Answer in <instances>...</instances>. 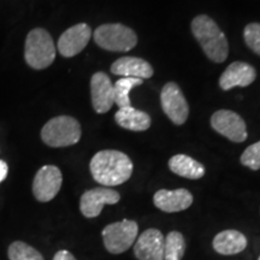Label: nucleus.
Returning a JSON list of instances; mask_svg holds the SVG:
<instances>
[{"instance_id": "obj_17", "label": "nucleus", "mask_w": 260, "mask_h": 260, "mask_svg": "<svg viewBox=\"0 0 260 260\" xmlns=\"http://www.w3.org/2000/svg\"><path fill=\"white\" fill-rule=\"evenodd\" d=\"M213 249L223 255H234L241 253L247 247V239L237 230H224L214 236Z\"/></svg>"}, {"instance_id": "obj_6", "label": "nucleus", "mask_w": 260, "mask_h": 260, "mask_svg": "<svg viewBox=\"0 0 260 260\" xmlns=\"http://www.w3.org/2000/svg\"><path fill=\"white\" fill-rule=\"evenodd\" d=\"M139 225L135 220L123 219L104 228L102 235L105 248L112 254H121L134 245Z\"/></svg>"}, {"instance_id": "obj_4", "label": "nucleus", "mask_w": 260, "mask_h": 260, "mask_svg": "<svg viewBox=\"0 0 260 260\" xmlns=\"http://www.w3.org/2000/svg\"><path fill=\"white\" fill-rule=\"evenodd\" d=\"M41 139L50 147H68L80 141L81 125L70 116H58L48 121L41 130Z\"/></svg>"}, {"instance_id": "obj_2", "label": "nucleus", "mask_w": 260, "mask_h": 260, "mask_svg": "<svg viewBox=\"0 0 260 260\" xmlns=\"http://www.w3.org/2000/svg\"><path fill=\"white\" fill-rule=\"evenodd\" d=\"M191 31L207 57L216 63H223L229 53V45L220 28L212 18L200 15L191 21Z\"/></svg>"}, {"instance_id": "obj_20", "label": "nucleus", "mask_w": 260, "mask_h": 260, "mask_svg": "<svg viewBox=\"0 0 260 260\" xmlns=\"http://www.w3.org/2000/svg\"><path fill=\"white\" fill-rule=\"evenodd\" d=\"M144 80L135 77H122L113 83V93H115V104L118 109L132 106L129 94L135 87L141 86Z\"/></svg>"}, {"instance_id": "obj_18", "label": "nucleus", "mask_w": 260, "mask_h": 260, "mask_svg": "<svg viewBox=\"0 0 260 260\" xmlns=\"http://www.w3.org/2000/svg\"><path fill=\"white\" fill-rule=\"evenodd\" d=\"M116 123L122 128L132 132H145L151 126V117L133 106L118 109L115 115Z\"/></svg>"}, {"instance_id": "obj_8", "label": "nucleus", "mask_w": 260, "mask_h": 260, "mask_svg": "<svg viewBox=\"0 0 260 260\" xmlns=\"http://www.w3.org/2000/svg\"><path fill=\"white\" fill-rule=\"evenodd\" d=\"M63 176L59 169L54 165H45L35 175L32 182V194L41 203H48L59 193Z\"/></svg>"}, {"instance_id": "obj_13", "label": "nucleus", "mask_w": 260, "mask_h": 260, "mask_svg": "<svg viewBox=\"0 0 260 260\" xmlns=\"http://www.w3.org/2000/svg\"><path fill=\"white\" fill-rule=\"evenodd\" d=\"M90 95L96 113H106L115 104L113 83L105 73H95L90 80Z\"/></svg>"}, {"instance_id": "obj_11", "label": "nucleus", "mask_w": 260, "mask_h": 260, "mask_svg": "<svg viewBox=\"0 0 260 260\" xmlns=\"http://www.w3.org/2000/svg\"><path fill=\"white\" fill-rule=\"evenodd\" d=\"M92 37L90 27L86 23H79L65 30L58 40V51L63 57L70 58L79 54L88 45Z\"/></svg>"}, {"instance_id": "obj_5", "label": "nucleus", "mask_w": 260, "mask_h": 260, "mask_svg": "<svg viewBox=\"0 0 260 260\" xmlns=\"http://www.w3.org/2000/svg\"><path fill=\"white\" fill-rule=\"evenodd\" d=\"M93 37L98 46L111 52H128L138 44L135 31L119 23L100 25Z\"/></svg>"}, {"instance_id": "obj_15", "label": "nucleus", "mask_w": 260, "mask_h": 260, "mask_svg": "<svg viewBox=\"0 0 260 260\" xmlns=\"http://www.w3.org/2000/svg\"><path fill=\"white\" fill-rule=\"evenodd\" d=\"M256 71L252 65L245 61H235L226 68L219 79V86L223 90L234 87H247L255 81Z\"/></svg>"}, {"instance_id": "obj_7", "label": "nucleus", "mask_w": 260, "mask_h": 260, "mask_svg": "<svg viewBox=\"0 0 260 260\" xmlns=\"http://www.w3.org/2000/svg\"><path fill=\"white\" fill-rule=\"evenodd\" d=\"M162 111L172 123L176 125L183 124L189 115V107L183 93L176 83L169 82L162 87L160 94Z\"/></svg>"}, {"instance_id": "obj_19", "label": "nucleus", "mask_w": 260, "mask_h": 260, "mask_svg": "<svg viewBox=\"0 0 260 260\" xmlns=\"http://www.w3.org/2000/svg\"><path fill=\"white\" fill-rule=\"evenodd\" d=\"M169 169L178 176L199 180L205 175V167L189 155L176 154L169 160Z\"/></svg>"}, {"instance_id": "obj_22", "label": "nucleus", "mask_w": 260, "mask_h": 260, "mask_svg": "<svg viewBox=\"0 0 260 260\" xmlns=\"http://www.w3.org/2000/svg\"><path fill=\"white\" fill-rule=\"evenodd\" d=\"M10 260H44L41 253L22 241L11 243L8 251Z\"/></svg>"}, {"instance_id": "obj_27", "label": "nucleus", "mask_w": 260, "mask_h": 260, "mask_svg": "<svg viewBox=\"0 0 260 260\" xmlns=\"http://www.w3.org/2000/svg\"><path fill=\"white\" fill-rule=\"evenodd\" d=\"M258 260H260V256H259V259H258Z\"/></svg>"}, {"instance_id": "obj_24", "label": "nucleus", "mask_w": 260, "mask_h": 260, "mask_svg": "<svg viewBox=\"0 0 260 260\" xmlns=\"http://www.w3.org/2000/svg\"><path fill=\"white\" fill-rule=\"evenodd\" d=\"M243 38L247 46L260 56V23H249L246 25Z\"/></svg>"}, {"instance_id": "obj_3", "label": "nucleus", "mask_w": 260, "mask_h": 260, "mask_svg": "<svg viewBox=\"0 0 260 260\" xmlns=\"http://www.w3.org/2000/svg\"><path fill=\"white\" fill-rule=\"evenodd\" d=\"M25 61L32 69H46L56 59V45L50 32L42 28L29 31L25 40Z\"/></svg>"}, {"instance_id": "obj_21", "label": "nucleus", "mask_w": 260, "mask_h": 260, "mask_svg": "<svg viewBox=\"0 0 260 260\" xmlns=\"http://www.w3.org/2000/svg\"><path fill=\"white\" fill-rule=\"evenodd\" d=\"M186 251V241L180 232H171L165 239L164 260H181Z\"/></svg>"}, {"instance_id": "obj_10", "label": "nucleus", "mask_w": 260, "mask_h": 260, "mask_svg": "<svg viewBox=\"0 0 260 260\" xmlns=\"http://www.w3.org/2000/svg\"><path fill=\"white\" fill-rule=\"evenodd\" d=\"M121 200L118 191L107 187L94 188L84 191L80 200V210L87 218H95L102 213L105 205H115Z\"/></svg>"}, {"instance_id": "obj_25", "label": "nucleus", "mask_w": 260, "mask_h": 260, "mask_svg": "<svg viewBox=\"0 0 260 260\" xmlns=\"http://www.w3.org/2000/svg\"><path fill=\"white\" fill-rule=\"evenodd\" d=\"M53 260H76V259H75V256L71 254L69 251H65V249H63V251H59L56 253Z\"/></svg>"}, {"instance_id": "obj_14", "label": "nucleus", "mask_w": 260, "mask_h": 260, "mask_svg": "<svg viewBox=\"0 0 260 260\" xmlns=\"http://www.w3.org/2000/svg\"><path fill=\"white\" fill-rule=\"evenodd\" d=\"M153 203L155 207L162 212H181V211L187 210L193 204V195L189 190L183 189V188L175 190L160 189L154 194Z\"/></svg>"}, {"instance_id": "obj_26", "label": "nucleus", "mask_w": 260, "mask_h": 260, "mask_svg": "<svg viewBox=\"0 0 260 260\" xmlns=\"http://www.w3.org/2000/svg\"><path fill=\"white\" fill-rule=\"evenodd\" d=\"M8 172H9L8 164H6L4 160H0V183L8 177Z\"/></svg>"}, {"instance_id": "obj_9", "label": "nucleus", "mask_w": 260, "mask_h": 260, "mask_svg": "<svg viewBox=\"0 0 260 260\" xmlns=\"http://www.w3.org/2000/svg\"><path fill=\"white\" fill-rule=\"evenodd\" d=\"M211 125L233 142H243L247 139V126L241 116L229 110H219L211 117Z\"/></svg>"}, {"instance_id": "obj_23", "label": "nucleus", "mask_w": 260, "mask_h": 260, "mask_svg": "<svg viewBox=\"0 0 260 260\" xmlns=\"http://www.w3.org/2000/svg\"><path fill=\"white\" fill-rule=\"evenodd\" d=\"M241 164L253 171L260 169V141L248 146L241 155Z\"/></svg>"}, {"instance_id": "obj_16", "label": "nucleus", "mask_w": 260, "mask_h": 260, "mask_svg": "<svg viewBox=\"0 0 260 260\" xmlns=\"http://www.w3.org/2000/svg\"><path fill=\"white\" fill-rule=\"evenodd\" d=\"M111 73L123 77L149 79L153 76V68L148 61L136 57H122L111 65Z\"/></svg>"}, {"instance_id": "obj_12", "label": "nucleus", "mask_w": 260, "mask_h": 260, "mask_svg": "<svg viewBox=\"0 0 260 260\" xmlns=\"http://www.w3.org/2000/svg\"><path fill=\"white\" fill-rule=\"evenodd\" d=\"M165 237L160 230H145L134 245V254L138 260H164Z\"/></svg>"}, {"instance_id": "obj_1", "label": "nucleus", "mask_w": 260, "mask_h": 260, "mask_svg": "<svg viewBox=\"0 0 260 260\" xmlns=\"http://www.w3.org/2000/svg\"><path fill=\"white\" fill-rule=\"evenodd\" d=\"M90 174L98 183L104 187H115L124 183L132 177L134 165L125 153L113 149L100 151L89 164Z\"/></svg>"}]
</instances>
